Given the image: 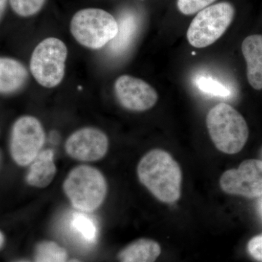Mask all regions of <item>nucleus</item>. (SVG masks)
I'll list each match as a JSON object with an SVG mask.
<instances>
[{"mask_svg": "<svg viewBox=\"0 0 262 262\" xmlns=\"http://www.w3.org/2000/svg\"><path fill=\"white\" fill-rule=\"evenodd\" d=\"M118 32L108 43V52L113 56H120L130 46L139 27L137 16L132 12L125 11L119 16Z\"/></svg>", "mask_w": 262, "mask_h": 262, "instance_id": "obj_14", "label": "nucleus"}, {"mask_svg": "<svg viewBox=\"0 0 262 262\" xmlns=\"http://www.w3.org/2000/svg\"><path fill=\"white\" fill-rule=\"evenodd\" d=\"M70 30L84 47L99 49L111 42L118 32V23L113 15L99 8L79 10L71 20Z\"/></svg>", "mask_w": 262, "mask_h": 262, "instance_id": "obj_4", "label": "nucleus"}, {"mask_svg": "<svg viewBox=\"0 0 262 262\" xmlns=\"http://www.w3.org/2000/svg\"><path fill=\"white\" fill-rule=\"evenodd\" d=\"M234 15L233 6L228 3H219L201 10L188 29V42L196 48L211 46L225 34Z\"/></svg>", "mask_w": 262, "mask_h": 262, "instance_id": "obj_6", "label": "nucleus"}, {"mask_svg": "<svg viewBox=\"0 0 262 262\" xmlns=\"http://www.w3.org/2000/svg\"><path fill=\"white\" fill-rule=\"evenodd\" d=\"M196 84L201 91L215 96L228 97L230 91L225 85L209 77H201L196 80Z\"/></svg>", "mask_w": 262, "mask_h": 262, "instance_id": "obj_19", "label": "nucleus"}, {"mask_svg": "<svg viewBox=\"0 0 262 262\" xmlns=\"http://www.w3.org/2000/svg\"><path fill=\"white\" fill-rule=\"evenodd\" d=\"M65 149L71 158L82 162L102 159L108 149L106 134L95 127H83L74 132L65 143Z\"/></svg>", "mask_w": 262, "mask_h": 262, "instance_id": "obj_9", "label": "nucleus"}, {"mask_svg": "<svg viewBox=\"0 0 262 262\" xmlns=\"http://www.w3.org/2000/svg\"><path fill=\"white\" fill-rule=\"evenodd\" d=\"M242 52L247 64V78L251 87L262 90V35L248 36L242 43Z\"/></svg>", "mask_w": 262, "mask_h": 262, "instance_id": "obj_11", "label": "nucleus"}, {"mask_svg": "<svg viewBox=\"0 0 262 262\" xmlns=\"http://www.w3.org/2000/svg\"><path fill=\"white\" fill-rule=\"evenodd\" d=\"M21 262H27V261H21Z\"/></svg>", "mask_w": 262, "mask_h": 262, "instance_id": "obj_25", "label": "nucleus"}, {"mask_svg": "<svg viewBox=\"0 0 262 262\" xmlns=\"http://www.w3.org/2000/svg\"><path fill=\"white\" fill-rule=\"evenodd\" d=\"M206 125L215 147L225 154H237L247 142L249 136L247 122L227 103H219L210 110Z\"/></svg>", "mask_w": 262, "mask_h": 262, "instance_id": "obj_2", "label": "nucleus"}, {"mask_svg": "<svg viewBox=\"0 0 262 262\" xmlns=\"http://www.w3.org/2000/svg\"><path fill=\"white\" fill-rule=\"evenodd\" d=\"M139 181L160 201L173 203L182 193V172L168 151L155 149L146 153L137 167Z\"/></svg>", "mask_w": 262, "mask_h": 262, "instance_id": "obj_1", "label": "nucleus"}, {"mask_svg": "<svg viewBox=\"0 0 262 262\" xmlns=\"http://www.w3.org/2000/svg\"><path fill=\"white\" fill-rule=\"evenodd\" d=\"M248 251L254 259L262 262V234L253 237L248 242Z\"/></svg>", "mask_w": 262, "mask_h": 262, "instance_id": "obj_21", "label": "nucleus"}, {"mask_svg": "<svg viewBox=\"0 0 262 262\" xmlns=\"http://www.w3.org/2000/svg\"><path fill=\"white\" fill-rule=\"evenodd\" d=\"M72 232L89 244L96 242L98 229L96 222L84 212H76L70 219Z\"/></svg>", "mask_w": 262, "mask_h": 262, "instance_id": "obj_16", "label": "nucleus"}, {"mask_svg": "<svg viewBox=\"0 0 262 262\" xmlns=\"http://www.w3.org/2000/svg\"><path fill=\"white\" fill-rule=\"evenodd\" d=\"M161 253V248L153 239L141 238L131 243L120 251V262H155Z\"/></svg>", "mask_w": 262, "mask_h": 262, "instance_id": "obj_15", "label": "nucleus"}, {"mask_svg": "<svg viewBox=\"0 0 262 262\" xmlns=\"http://www.w3.org/2000/svg\"><path fill=\"white\" fill-rule=\"evenodd\" d=\"M114 90L120 105L130 111H146L152 108L158 100V93L149 84L129 75L119 77Z\"/></svg>", "mask_w": 262, "mask_h": 262, "instance_id": "obj_10", "label": "nucleus"}, {"mask_svg": "<svg viewBox=\"0 0 262 262\" xmlns=\"http://www.w3.org/2000/svg\"><path fill=\"white\" fill-rule=\"evenodd\" d=\"M66 195L76 209L91 213L98 209L107 194V183L101 172L89 165L75 167L63 184Z\"/></svg>", "mask_w": 262, "mask_h": 262, "instance_id": "obj_3", "label": "nucleus"}, {"mask_svg": "<svg viewBox=\"0 0 262 262\" xmlns=\"http://www.w3.org/2000/svg\"><path fill=\"white\" fill-rule=\"evenodd\" d=\"M221 189L232 195L247 198L262 196V161L246 160L237 168L230 169L222 174Z\"/></svg>", "mask_w": 262, "mask_h": 262, "instance_id": "obj_8", "label": "nucleus"}, {"mask_svg": "<svg viewBox=\"0 0 262 262\" xmlns=\"http://www.w3.org/2000/svg\"><path fill=\"white\" fill-rule=\"evenodd\" d=\"M46 134L36 117L26 115L18 118L12 127L10 151L17 165L27 166L42 151Z\"/></svg>", "mask_w": 262, "mask_h": 262, "instance_id": "obj_7", "label": "nucleus"}, {"mask_svg": "<svg viewBox=\"0 0 262 262\" xmlns=\"http://www.w3.org/2000/svg\"><path fill=\"white\" fill-rule=\"evenodd\" d=\"M10 7L20 17L32 16L39 13L46 0H9Z\"/></svg>", "mask_w": 262, "mask_h": 262, "instance_id": "obj_18", "label": "nucleus"}, {"mask_svg": "<svg viewBox=\"0 0 262 262\" xmlns=\"http://www.w3.org/2000/svg\"><path fill=\"white\" fill-rule=\"evenodd\" d=\"M28 72L23 63L11 58L0 59V91L2 94L17 92L28 79Z\"/></svg>", "mask_w": 262, "mask_h": 262, "instance_id": "obj_13", "label": "nucleus"}, {"mask_svg": "<svg viewBox=\"0 0 262 262\" xmlns=\"http://www.w3.org/2000/svg\"><path fill=\"white\" fill-rule=\"evenodd\" d=\"M67 252L53 241H44L36 246L34 262H67Z\"/></svg>", "mask_w": 262, "mask_h": 262, "instance_id": "obj_17", "label": "nucleus"}, {"mask_svg": "<svg viewBox=\"0 0 262 262\" xmlns=\"http://www.w3.org/2000/svg\"><path fill=\"white\" fill-rule=\"evenodd\" d=\"M215 0H178L177 7L184 15H192L208 8Z\"/></svg>", "mask_w": 262, "mask_h": 262, "instance_id": "obj_20", "label": "nucleus"}, {"mask_svg": "<svg viewBox=\"0 0 262 262\" xmlns=\"http://www.w3.org/2000/svg\"><path fill=\"white\" fill-rule=\"evenodd\" d=\"M56 174L54 151L51 149L42 150L30 164L26 182L32 187L45 188L51 184Z\"/></svg>", "mask_w": 262, "mask_h": 262, "instance_id": "obj_12", "label": "nucleus"}, {"mask_svg": "<svg viewBox=\"0 0 262 262\" xmlns=\"http://www.w3.org/2000/svg\"><path fill=\"white\" fill-rule=\"evenodd\" d=\"M8 2V0H0V13H1V18H3V14H4Z\"/></svg>", "mask_w": 262, "mask_h": 262, "instance_id": "obj_22", "label": "nucleus"}, {"mask_svg": "<svg viewBox=\"0 0 262 262\" xmlns=\"http://www.w3.org/2000/svg\"><path fill=\"white\" fill-rule=\"evenodd\" d=\"M67 262H82V261H80V260L72 259V260H70V261H69Z\"/></svg>", "mask_w": 262, "mask_h": 262, "instance_id": "obj_24", "label": "nucleus"}, {"mask_svg": "<svg viewBox=\"0 0 262 262\" xmlns=\"http://www.w3.org/2000/svg\"><path fill=\"white\" fill-rule=\"evenodd\" d=\"M3 244H4V236H3V232H1V246L3 247Z\"/></svg>", "mask_w": 262, "mask_h": 262, "instance_id": "obj_23", "label": "nucleus"}, {"mask_svg": "<svg viewBox=\"0 0 262 262\" xmlns=\"http://www.w3.org/2000/svg\"><path fill=\"white\" fill-rule=\"evenodd\" d=\"M67 46L61 39H43L33 51L30 70L33 77L43 87L52 89L61 83L65 75Z\"/></svg>", "mask_w": 262, "mask_h": 262, "instance_id": "obj_5", "label": "nucleus"}]
</instances>
